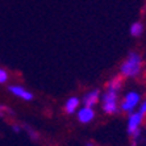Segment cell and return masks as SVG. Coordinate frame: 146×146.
I'll use <instances>...</instances> for the list:
<instances>
[{"label": "cell", "mask_w": 146, "mask_h": 146, "mask_svg": "<svg viewBox=\"0 0 146 146\" xmlns=\"http://www.w3.org/2000/svg\"><path fill=\"white\" fill-rule=\"evenodd\" d=\"M25 130H27L28 136L31 137L32 139H34V141H37V139H38V137H40V134H38V133L36 132V130H34V129H32V128H31V126H29V125H25Z\"/></svg>", "instance_id": "11"}, {"label": "cell", "mask_w": 146, "mask_h": 146, "mask_svg": "<svg viewBox=\"0 0 146 146\" xmlns=\"http://www.w3.org/2000/svg\"><path fill=\"white\" fill-rule=\"evenodd\" d=\"M13 132H15V133L21 132V126H20V125H17V124H13Z\"/></svg>", "instance_id": "14"}, {"label": "cell", "mask_w": 146, "mask_h": 146, "mask_svg": "<svg viewBox=\"0 0 146 146\" xmlns=\"http://www.w3.org/2000/svg\"><path fill=\"white\" fill-rule=\"evenodd\" d=\"M117 92L116 90L107 88V91L104 92V95L102 96V108L103 111L108 115H113L115 112H117Z\"/></svg>", "instance_id": "2"}, {"label": "cell", "mask_w": 146, "mask_h": 146, "mask_svg": "<svg viewBox=\"0 0 146 146\" xmlns=\"http://www.w3.org/2000/svg\"><path fill=\"white\" fill-rule=\"evenodd\" d=\"M94 117H95V111H94L92 107L84 106L78 111V120L80 122H83V124L91 122L92 120H94Z\"/></svg>", "instance_id": "6"}, {"label": "cell", "mask_w": 146, "mask_h": 146, "mask_svg": "<svg viewBox=\"0 0 146 146\" xmlns=\"http://www.w3.org/2000/svg\"><path fill=\"white\" fill-rule=\"evenodd\" d=\"M143 116L142 113L139 112H132L129 116V119H128V133L129 134H133L134 132L139 129V125H141V122L143 120Z\"/></svg>", "instance_id": "4"}, {"label": "cell", "mask_w": 146, "mask_h": 146, "mask_svg": "<svg viewBox=\"0 0 146 146\" xmlns=\"http://www.w3.org/2000/svg\"><path fill=\"white\" fill-rule=\"evenodd\" d=\"M121 86H122V76H115V78L108 83V88L119 91V90L121 88Z\"/></svg>", "instance_id": "10"}, {"label": "cell", "mask_w": 146, "mask_h": 146, "mask_svg": "<svg viewBox=\"0 0 146 146\" xmlns=\"http://www.w3.org/2000/svg\"><path fill=\"white\" fill-rule=\"evenodd\" d=\"M99 98H100V91L99 90H92V91L87 92L83 96V104L87 107H94L99 102Z\"/></svg>", "instance_id": "7"}, {"label": "cell", "mask_w": 146, "mask_h": 146, "mask_svg": "<svg viewBox=\"0 0 146 146\" xmlns=\"http://www.w3.org/2000/svg\"><path fill=\"white\" fill-rule=\"evenodd\" d=\"M138 111H139L141 113H142V115H145V113H146V100L142 103V104H141V107H139Z\"/></svg>", "instance_id": "13"}, {"label": "cell", "mask_w": 146, "mask_h": 146, "mask_svg": "<svg viewBox=\"0 0 146 146\" xmlns=\"http://www.w3.org/2000/svg\"><path fill=\"white\" fill-rule=\"evenodd\" d=\"M139 100H141V96H139L138 92H128L124 98V100L121 102V106H120V109L124 111V112H129L132 113L136 107L139 104Z\"/></svg>", "instance_id": "3"}, {"label": "cell", "mask_w": 146, "mask_h": 146, "mask_svg": "<svg viewBox=\"0 0 146 146\" xmlns=\"http://www.w3.org/2000/svg\"><path fill=\"white\" fill-rule=\"evenodd\" d=\"M143 32V25L141 23H133L132 27H130V34L134 36V37H138L141 36Z\"/></svg>", "instance_id": "9"}, {"label": "cell", "mask_w": 146, "mask_h": 146, "mask_svg": "<svg viewBox=\"0 0 146 146\" xmlns=\"http://www.w3.org/2000/svg\"><path fill=\"white\" fill-rule=\"evenodd\" d=\"M8 91H9L11 94H13L16 98H20V99H23V100H27V102L33 100V94L27 91L23 86H19V84L9 86V87H8Z\"/></svg>", "instance_id": "5"}, {"label": "cell", "mask_w": 146, "mask_h": 146, "mask_svg": "<svg viewBox=\"0 0 146 146\" xmlns=\"http://www.w3.org/2000/svg\"><path fill=\"white\" fill-rule=\"evenodd\" d=\"M80 106V100L76 96H71V98L67 99V102L65 103V111L68 115H72L78 111V107Z\"/></svg>", "instance_id": "8"}, {"label": "cell", "mask_w": 146, "mask_h": 146, "mask_svg": "<svg viewBox=\"0 0 146 146\" xmlns=\"http://www.w3.org/2000/svg\"><path fill=\"white\" fill-rule=\"evenodd\" d=\"M141 67H142V59H141L139 54L130 53L121 66V74L122 76L133 78V76H137L139 74Z\"/></svg>", "instance_id": "1"}, {"label": "cell", "mask_w": 146, "mask_h": 146, "mask_svg": "<svg viewBox=\"0 0 146 146\" xmlns=\"http://www.w3.org/2000/svg\"><path fill=\"white\" fill-rule=\"evenodd\" d=\"M86 146H95V143H92V142H87V145Z\"/></svg>", "instance_id": "15"}, {"label": "cell", "mask_w": 146, "mask_h": 146, "mask_svg": "<svg viewBox=\"0 0 146 146\" xmlns=\"http://www.w3.org/2000/svg\"><path fill=\"white\" fill-rule=\"evenodd\" d=\"M7 80H8V72L4 68H0V84L7 83Z\"/></svg>", "instance_id": "12"}]
</instances>
